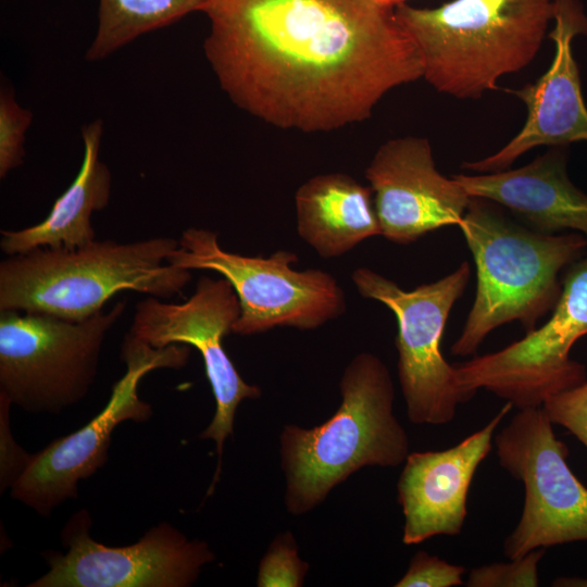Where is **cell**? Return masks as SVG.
<instances>
[{
    "label": "cell",
    "mask_w": 587,
    "mask_h": 587,
    "mask_svg": "<svg viewBox=\"0 0 587 587\" xmlns=\"http://www.w3.org/2000/svg\"><path fill=\"white\" fill-rule=\"evenodd\" d=\"M204 13L223 91L283 129L363 122L388 91L423 77L395 7L377 0H209Z\"/></svg>",
    "instance_id": "1"
},
{
    "label": "cell",
    "mask_w": 587,
    "mask_h": 587,
    "mask_svg": "<svg viewBox=\"0 0 587 587\" xmlns=\"http://www.w3.org/2000/svg\"><path fill=\"white\" fill-rule=\"evenodd\" d=\"M341 403L312 428L284 426L280 464L285 505L301 515L321 504L333 488L364 466H397L409 455L407 432L394 414L395 387L375 354H357L340 379Z\"/></svg>",
    "instance_id": "2"
},
{
    "label": "cell",
    "mask_w": 587,
    "mask_h": 587,
    "mask_svg": "<svg viewBox=\"0 0 587 587\" xmlns=\"http://www.w3.org/2000/svg\"><path fill=\"white\" fill-rule=\"evenodd\" d=\"M477 273L471 311L451 353L474 354L490 332L519 321L530 332L555 308L560 274L582 259L587 239L579 233L544 234L521 225L487 199L472 197L458 226Z\"/></svg>",
    "instance_id": "3"
},
{
    "label": "cell",
    "mask_w": 587,
    "mask_h": 587,
    "mask_svg": "<svg viewBox=\"0 0 587 587\" xmlns=\"http://www.w3.org/2000/svg\"><path fill=\"white\" fill-rule=\"evenodd\" d=\"M178 246L170 237L108 239L76 249L37 248L8 255L0 262V310L82 321L123 290L170 299L191 280L190 270L166 262Z\"/></svg>",
    "instance_id": "4"
},
{
    "label": "cell",
    "mask_w": 587,
    "mask_h": 587,
    "mask_svg": "<svg viewBox=\"0 0 587 587\" xmlns=\"http://www.w3.org/2000/svg\"><path fill=\"white\" fill-rule=\"evenodd\" d=\"M395 13L419 49L426 82L441 93L478 99L535 59L554 0H452L434 9L402 2Z\"/></svg>",
    "instance_id": "5"
},
{
    "label": "cell",
    "mask_w": 587,
    "mask_h": 587,
    "mask_svg": "<svg viewBox=\"0 0 587 587\" xmlns=\"http://www.w3.org/2000/svg\"><path fill=\"white\" fill-rule=\"evenodd\" d=\"M126 302L82 321L0 310V394L33 412L59 413L95 382L107 334Z\"/></svg>",
    "instance_id": "6"
},
{
    "label": "cell",
    "mask_w": 587,
    "mask_h": 587,
    "mask_svg": "<svg viewBox=\"0 0 587 587\" xmlns=\"http://www.w3.org/2000/svg\"><path fill=\"white\" fill-rule=\"evenodd\" d=\"M166 262L186 270L218 273L233 286L240 314L232 333L248 336L274 327L315 329L346 312V296L338 280L317 268L297 271L296 253L278 250L268 258L227 252L217 233L188 228Z\"/></svg>",
    "instance_id": "7"
},
{
    "label": "cell",
    "mask_w": 587,
    "mask_h": 587,
    "mask_svg": "<svg viewBox=\"0 0 587 587\" xmlns=\"http://www.w3.org/2000/svg\"><path fill=\"white\" fill-rule=\"evenodd\" d=\"M470 276L464 261L436 282L403 290L371 268L359 267L352 273L359 294L385 304L396 316L398 377L408 417L414 424H448L458 405L470 401L455 382L454 365L441 352L446 323Z\"/></svg>",
    "instance_id": "8"
},
{
    "label": "cell",
    "mask_w": 587,
    "mask_h": 587,
    "mask_svg": "<svg viewBox=\"0 0 587 587\" xmlns=\"http://www.w3.org/2000/svg\"><path fill=\"white\" fill-rule=\"evenodd\" d=\"M500 465L525 488L521 519L503 542L515 559L538 548L587 540V488L542 407L519 410L494 437Z\"/></svg>",
    "instance_id": "9"
},
{
    "label": "cell",
    "mask_w": 587,
    "mask_h": 587,
    "mask_svg": "<svg viewBox=\"0 0 587 587\" xmlns=\"http://www.w3.org/2000/svg\"><path fill=\"white\" fill-rule=\"evenodd\" d=\"M550 319L525 337L492 353L454 365L455 382L471 400L486 389L517 410L541 407L552 395L587 380L584 364L570 359L587 335V254L571 264Z\"/></svg>",
    "instance_id": "10"
},
{
    "label": "cell",
    "mask_w": 587,
    "mask_h": 587,
    "mask_svg": "<svg viewBox=\"0 0 587 587\" xmlns=\"http://www.w3.org/2000/svg\"><path fill=\"white\" fill-rule=\"evenodd\" d=\"M189 354L190 348L183 344L154 349L127 333L121 352L127 370L114 384L107 405L82 428L32 454L11 486L12 498L43 516L75 499L78 482L108 461L113 429L124 421L145 422L152 416L151 405L138 396L139 380L154 369L184 366Z\"/></svg>",
    "instance_id": "11"
},
{
    "label": "cell",
    "mask_w": 587,
    "mask_h": 587,
    "mask_svg": "<svg viewBox=\"0 0 587 587\" xmlns=\"http://www.w3.org/2000/svg\"><path fill=\"white\" fill-rule=\"evenodd\" d=\"M240 314L238 297L224 277L199 278L191 297L183 303L149 296L135 305L128 334L154 349L174 344L193 346L201 354L215 399V413L200 438L216 444L217 466L208 496L218 480L225 439L234 433V419L243 399H258L260 387L247 384L227 355L223 339Z\"/></svg>",
    "instance_id": "12"
},
{
    "label": "cell",
    "mask_w": 587,
    "mask_h": 587,
    "mask_svg": "<svg viewBox=\"0 0 587 587\" xmlns=\"http://www.w3.org/2000/svg\"><path fill=\"white\" fill-rule=\"evenodd\" d=\"M86 510L75 513L62 530L66 553L46 552L49 571L29 587H188L215 559L208 544L188 539L167 522L150 528L136 542L110 547L89 533Z\"/></svg>",
    "instance_id": "13"
},
{
    "label": "cell",
    "mask_w": 587,
    "mask_h": 587,
    "mask_svg": "<svg viewBox=\"0 0 587 587\" xmlns=\"http://www.w3.org/2000/svg\"><path fill=\"white\" fill-rule=\"evenodd\" d=\"M382 235L407 245L446 226H459L471 196L436 168L429 141L407 136L388 140L365 171Z\"/></svg>",
    "instance_id": "14"
},
{
    "label": "cell",
    "mask_w": 587,
    "mask_h": 587,
    "mask_svg": "<svg viewBox=\"0 0 587 587\" xmlns=\"http://www.w3.org/2000/svg\"><path fill=\"white\" fill-rule=\"evenodd\" d=\"M555 26L549 34L555 52L549 70L535 83L505 89L527 109L522 129L496 153L462 167L478 173L508 170L526 151L540 146H569L587 140V108L573 57L575 36H587V16L578 0H554Z\"/></svg>",
    "instance_id": "15"
},
{
    "label": "cell",
    "mask_w": 587,
    "mask_h": 587,
    "mask_svg": "<svg viewBox=\"0 0 587 587\" xmlns=\"http://www.w3.org/2000/svg\"><path fill=\"white\" fill-rule=\"evenodd\" d=\"M512 408L505 402L485 426L449 449L409 453L397 483L404 516L403 544L461 533L474 474L492 448L498 425Z\"/></svg>",
    "instance_id": "16"
},
{
    "label": "cell",
    "mask_w": 587,
    "mask_h": 587,
    "mask_svg": "<svg viewBox=\"0 0 587 587\" xmlns=\"http://www.w3.org/2000/svg\"><path fill=\"white\" fill-rule=\"evenodd\" d=\"M567 146L552 147L515 168L452 177L471 197L500 204L544 234L572 229L587 239V195L569 178Z\"/></svg>",
    "instance_id": "17"
},
{
    "label": "cell",
    "mask_w": 587,
    "mask_h": 587,
    "mask_svg": "<svg viewBox=\"0 0 587 587\" xmlns=\"http://www.w3.org/2000/svg\"><path fill=\"white\" fill-rule=\"evenodd\" d=\"M102 132L101 120L83 127L84 157L77 176L42 222L21 230L1 232L0 248L4 254L37 248L76 249L96 240L91 215L104 209L111 196V173L99 160Z\"/></svg>",
    "instance_id": "18"
},
{
    "label": "cell",
    "mask_w": 587,
    "mask_h": 587,
    "mask_svg": "<svg viewBox=\"0 0 587 587\" xmlns=\"http://www.w3.org/2000/svg\"><path fill=\"white\" fill-rule=\"evenodd\" d=\"M298 235L324 259L382 235L374 193L344 173L316 175L296 192Z\"/></svg>",
    "instance_id": "19"
},
{
    "label": "cell",
    "mask_w": 587,
    "mask_h": 587,
    "mask_svg": "<svg viewBox=\"0 0 587 587\" xmlns=\"http://www.w3.org/2000/svg\"><path fill=\"white\" fill-rule=\"evenodd\" d=\"M209 0H99L98 26L86 52L102 60L139 36L168 26L182 17L204 12Z\"/></svg>",
    "instance_id": "20"
},
{
    "label": "cell",
    "mask_w": 587,
    "mask_h": 587,
    "mask_svg": "<svg viewBox=\"0 0 587 587\" xmlns=\"http://www.w3.org/2000/svg\"><path fill=\"white\" fill-rule=\"evenodd\" d=\"M309 564L300 559L290 532L278 534L268 546L258 571L259 587H299L303 585Z\"/></svg>",
    "instance_id": "21"
},
{
    "label": "cell",
    "mask_w": 587,
    "mask_h": 587,
    "mask_svg": "<svg viewBox=\"0 0 587 587\" xmlns=\"http://www.w3.org/2000/svg\"><path fill=\"white\" fill-rule=\"evenodd\" d=\"M33 121L29 110L18 105L12 90L0 92V177L23 163L25 134Z\"/></svg>",
    "instance_id": "22"
},
{
    "label": "cell",
    "mask_w": 587,
    "mask_h": 587,
    "mask_svg": "<svg viewBox=\"0 0 587 587\" xmlns=\"http://www.w3.org/2000/svg\"><path fill=\"white\" fill-rule=\"evenodd\" d=\"M545 548L511 559L509 563H491L471 570L469 587H536L539 585L538 565Z\"/></svg>",
    "instance_id": "23"
},
{
    "label": "cell",
    "mask_w": 587,
    "mask_h": 587,
    "mask_svg": "<svg viewBox=\"0 0 587 587\" xmlns=\"http://www.w3.org/2000/svg\"><path fill=\"white\" fill-rule=\"evenodd\" d=\"M541 407L553 425L567 429L587 448V380L549 396Z\"/></svg>",
    "instance_id": "24"
},
{
    "label": "cell",
    "mask_w": 587,
    "mask_h": 587,
    "mask_svg": "<svg viewBox=\"0 0 587 587\" xmlns=\"http://www.w3.org/2000/svg\"><path fill=\"white\" fill-rule=\"evenodd\" d=\"M465 567L447 562L426 551H417L396 587H453L462 585Z\"/></svg>",
    "instance_id": "25"
},
{
    "label": "cell",
    "mask_w": 587,
    "mask_h": 587,
    "mask_svg": "<svg viewBox=\"0 0 587 587\" xmlns=\"http://www.w3.org/2000/svg\"><path fill=\"white\" fill-rule=\"evenodd\" d=\"M11 401L0 394L1 412V489L12 486L29 462L30 455L13 440L9 428Z\"/></svg>",
    "instance_id": "26"
},
{
    "label": "cell",
    "mask_w": 587,
    "mask_h": 587,
    "mask_svg": "<svg viewBox=\"0 0 587 587\" xmlns=\"http://www.w3.org/2000/svg\"><path fill=\"white\" fill-rule=\"evenodd\" d=\"M552 586L557 587H587V577H559L553 580Z\"/></svg>",
    "instance_id": "27"
},
{
    "label": "cell",
    "mask_w": 587,
    "mask_h": 587,
    "mask_svg": "<svg viewBox=\"0 0 587 587\" xmlns=\"http://www.w3.org/2000/svg\"><path fill=\"white\" fill-rule=\"evenodd\" d=\"M377 1L385 5H390V7H396L397 4L404 2V0H377Z\"/></svg>",
    "instance_id": "28"
}]
</instances>
